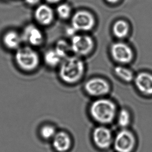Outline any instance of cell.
Returning a JSON list of instances; mask_svg holds the SVG:
<instances>
[{
  "instance_id": "cell-1",
  "label": "cell",
  "mask_w": 152,
  "mask_h": 152,
  "mask_svg": "<svg viewBox=\"0 0 152 152\" xmlns=\"http://www.w3.org/2000/svg\"><path fill=\"white\" fill-rule=\"evenodd\" d=\"M85 70L84 62L82 58L71 55L62 60L59 66V75L64 83L74 84L82 78Z\"/></svg>"
},
{
  "instance_id": "cell-2",
  "label": "cell",
  "mask_w": 152,
  "mask_h": 152,
  "mask_svg": "<svg viewBox=\"0 0 152 152\" xmlns=\"http://www.w3.org/2000/svg\"><path fill=\"white\" fill-rule=\"evenodd\" d=\"M89 111L91 118L102 125L112 123L117 116V107L115 103L104 97L97 98L93 101Z\"/></svg>"
},
{
  "instance_id": "cell-3",
  "label": "cell",
  "mask_w": 152,
  "mask_h": 152,
  "mask_svg": "<svg viewBox=\"0 0 152 152\" xmlns=\"http://www.w3.org/2000/svg\"><path fill=\"white\" fill-rule=\"evenodd\" d=\"M15 58L17 66L27 72L37 69L40 62L39 53L30 46L19 48L16 50Z\"/></svg>"
},
{
  "instance_id": "cell-4",
  "label": "cell",
  "mask_w": 152,
  "mask_h": 152,
  "mask_svg": "<svg viewBox=\"0 0 152 152\" xmlns=\"http://www.w3.org/2000/svg\"><path fill=\"white\" fill-rule=\"evenodd\" d=\"M70 44L72 53L80 58L89 55L95 46L93 38L87 34H75L71 37Z\"/></svg>"
},
{
  "instance_id": "cell-5",
  "label": "cell",
  "mask_w": 152,
  "mask_h": 152,
  "mask_svg": "<svg viewBox=\"0 0 152 152\" xmlns=\"http://www.w3.org/2000/svg\"><path fill=\"white\" fill-rule=\"evenodd\" d=\"M96 24L95 17L87 10H79L72 17L71 27L77 32H87L93 30Z\"/></svg>"
},
{
  "instance_id": "cell-6",
  "label": "cell",
  "mask_w": 152,
  "mask_h": 152,
  "mask_svg": "<svg viewBox=\"0 0 152 152\" xmlns=\"http://www.w3.org/2000/svg\"><path fill=\"white\" fill-rule=\"evenodd\" d=\"M84 90L88 95L97 98L104 97L111 91L107 80L101 77H93L85 83Z\"/></svg>"
},
{
  "instance_id": "cell-7",
  "label": "cell",
  "mask_w": 152,
  "mask_h": 152,
  "mask_svg": "<svg viewBox=\"0 0 152 152\" xmlns=\"http://www.w3.org/2000/svg\"><path fill=\"white\" fill-rule=\"evenodd\" d=\"M110 53L113 60L120 64H129L134 57L132 48L127 44L121 42L112 44Z\"/></svg>"
},
{
  "instance_id": "cell-8",
  "label": "cell",
  "mask_w": 152,
  "mask_h": 152,
  "mask_svg": "<svg viewBox=\"0 0 152 152\" xmlns=\"http://www.w3.org/2000/svg\"><path fill=\"white\" fill-rule=\"evenodd\" d=\"M21 35L23 42L28 44L32 48L39 46L43 43V34L35 25H28L25 27Z\"/></svg>"
},
{
  "instance_id": "cell-9",
  "label": "cell",
  "mask_w": 152,
  "mask_h": 152,
  "mask_svg": "<svg viewBox=\"0 0 152 152\" xmlns=\"http://www.w3.org/2000/svg\"><path fill=\"white\" fill-rule=\"evenodd\" d=\"M134 142L133 134L127 130H123L115 137L114 147L117 152H130L134 148Z\"/></svg>"
},
{
  "instance_id": "cell-10",
  "label": "cell",
  "mask_w": 152,
  "mask_h": 152,
  "mask_svg": "<svg viewBox=\"0 0 152 152\" xmlns=\"http://www.w3.org/2000/svg\"><path fill=\"white\" fill-rule=\"evenodd\" d=\"M93 140L97 146L101 148H107L112 142V135L110 130L104 126L96 128L93 133Z\"/></svg>"
},
{
  "instance_id": "cell-11",
  "label": "cell",
  "mask_w": 152,
  "mask_h": 152,
  "mask_svg": "<svg viewBox=\"0 0 152 152\" xmlns=\"http://www.w3.org/2000/svg\"><path fill=\"white\" fill-rule=\"evenodd\" d=\"M34 15L37 23L44 26L50 25L54 19V12L53 9L46 4H41L37 6Z\"/></svg>"
},
{
  "instance_id": "cell-12",
  "label": "cell",
  "mask_w": 152,
  "mask_h": 152,
  "mask_svg": "<svg viewBox=\"0 0 152 152\" xmlns=\"http://www.w3.org/2000/svg\"><path fill=\"white\" fill-rule=\"evenodd\" d=\"M137 88L141 93L146 95H152V75L147 72L138 74L134 79Z\"/></svg>"
},
{
  "instance_id": "cell-13",
  "label": "cell",
  "mask_w": 152,
  "mask_h": 152,
  "mask_svg": "<svg viewBox=\"0 0 152 152\" xmlns=\"http://www.w3.org/2000/svg\"><path fill=\"white\" fill-rule=\"evenodd\" d=\"M71 140L68 134L64 132H57L53 138V145L59 152H64L70 148Z\"/></svg>"
},
{
  "instance_id": "cell-14",
  "label": "cell",
  "mask_w": 152,
  "mask_h": 152,
  "mask_svg": "<svg viewBox=\"0 0 152 152\" xmlns=\"http://www.w3.org/2000/svg\"><path fill=\"white\" fill-rule=\"evenodd\" d=\"M4 45L10 50H18L23 42L21 35L15 31L7 32L3 37Z\"/></svg>"
},
{
  "instance_id": "cell-15",
  "label": "cell",
  "mask_w": 152,
  "mask_h": 152,
  "mask_svg": "<svg viewBox=\"0 0 152 152\" xmlns=\"http://www.w3.org/2000/svg\"><path fill=\"white\" fill-rule=\"evenodd\" d=\"M129 31V26L125 21L119 20L115 22L113 27L112 32L115 37L122 39L126 37Z\"/></svg>"
},
{
  "instance_id": "cell-16",
  "label": "cell",
  "mask_w": 152,
  "mask_h": 152,
  "mask_svg": "<svg viewBox=\"0 0 152 152\" xmlns=\"http://www.w3.org/2000/svg\"><path fill=\"white\" fill-rule=\"evenodd\" d=\"M62 60V58L58 55L54 48L46 51L44 55V61L47 66L50 68L59 66Z\"/></svg>"
},
{
  "instance_id": "cell-17",
  "label": "cell",
  "mask_w": 152,
  "mask_h": 152,
  "mask_svg": "<svg viewBox=\"0 0 152 152\" xmlns=\"http://www.w3.org/2000/svg\"><path fill=\"white\" fill-rule=\"evenodd\" d=\"M54 50L62 58V59L71 55L72 53L70 43L64 39H60L58 41L56 44Z\"/></svg>"
},
{
  "instance_id": "cell-18",
  "label": "cell",
  "mask_w": 152,
  "mask_h": 152,
  "mask_svg": "<svg viewBox=\"0 0 152 152\" xmlns=\"http://www.w3.org/2000/svg\"><path fill=\"white\" fill-rule=\"evenodd\" d=\"M114 73L116 76L126 82H130L133 80L134 74L131 70L122 65H118L114 69Z\"/></svg>"
},
{
  "instance_id": "cell-19",
  "label": "cell",
  "mask_w": 152,
  "mask_h": 152,
  "mask_svg": "<svg viewBox=\"0 0 152 152\" xmlns=\"http://www.w3.org/2000/svg\"><path fill=\"white\" fill-rule=\"evenodd\" d=\"M117 123L121 127H127L130 122V115L126 109H122L118 113Z\"/></svg>"
},
{
  "instance_id": "cell-20",
  "label": "cell",
  "mask_w": 152,
  "mask_h": 152,
  "mask_svg": "<svg viewBox=\"0 0 152 152\" xmlns=\"http://www.w3.org/2000/svg\"><path fill=\"white\" fill-rule=\"evenodd\" d=\"M71 6L68 4L64 3L60 4L57 7L56 12L58 16L62 19H67L71 15Z\"/></svg>"
},
{
  "instance_id": "cell-21",
  "label": "cell",
  "mask_w": 152,
  "mask_h": 152,
  "mask_svg": "<svg viewBox=\"0 0 152 152\" xmlns=\"http://www.w3.org/2000/svg\"><path fill=\"white\" fill-rule=\"evenodd\" d=\"M56 133L55 128L50 125L43 126L40 130L41 135L45 139H53Z\"/></svg>"
},
{
  "instance_id": "cell-22",
  "label": "cell",
  "mask_w": 152,
  "mask_h": 152,
  "mask_svg": "<svg viewBox=\"0 0 152 152\" xmlns=\"http://www.w3.org/2000/svg\"><path fill=\"white\" fill-rule=\"evenodd\" d=\"M41 0H25V2L30 6H34L39 3Z\"/></svg>"
},
{
  "instance_id": "cell-23",
  "label": "cell",
  "mask_w": 152,
  "mask_h": 152,
  "mask_svg": "<svg viewBox=\"0 0 152 152\" xmlns=\"http://www.w3.org/2000/svg\"><path fill=\"white\" fill-rule=\"evenodd\" d=\"M45 1L50 4H55L59 2L61 0H45Z\"/></svg>"
},
{
  "instance_id": "cell-24",
  "label": "cell",
  "mask_w": 152,
  "mask_h": 152,
  "mask_svg": "<svg viewBox=\"0 0 152 152\" xmlns=\"http://www.w3.org/2000/svg\"><path fill=\"white\" fill-rule=\"evenodd\" d=\"M119 0H106L107 2L110 4H115L119 1Z\"/></svg>"
}]
</instances>
